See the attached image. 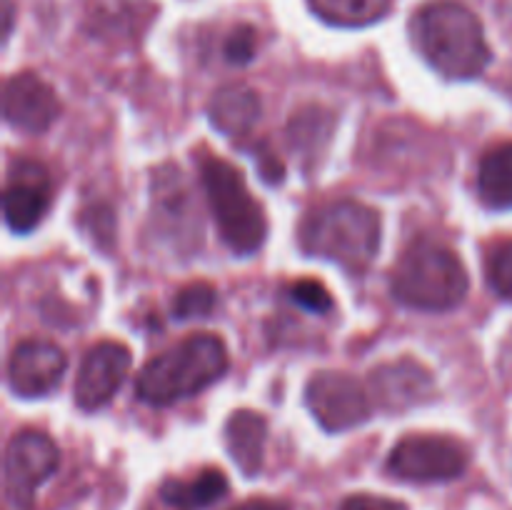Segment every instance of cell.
Here are the masks:
<instances>
[{
    "mask_svg": "<svg viewBox=\"0 0 512 510\" xmlns=\"http://www.w3.org/2000/svg\"><path fill=\"white\" fill-rule=\"evenodd\" d=\"M265 443H268V420L255 410H235L225 423V445L233 455L235 465L248 478L263 470Z\"/></svg>",
    "mask_w": 512,
    "mask_h": 510,
    "instance_id": "obj_14",
    "label": "cell"
},
{
    "mask_svg": "<svg viewBox=\"0 0 512 510\" xmlns=\"http://www.w3.org/2000/svg\"><path fill=\"white\" fill-rule=\"evenodd\" d=\"M60 100L40 75L23 70L5 80L3 118L23 133L40 135L58 120Z\"/></svg>",
    "mask_w": 512,
    "mask_h": 510,
    "instance_id": "obj_13",
    "label": "cell"
},
{
    "mask_svg": "<svg viewBox=\"0 0 512 510\" xmlns=\"http://www.w3.org/2000/svg\"><path fill=\"white\" fill-rule=\"evenodd\" d=\"M233 510H290V508L285 503H280V500L255 498V500H248V503L238 505V508H233Z\"/></svg>",
    "mask_w": 512,
    "mask_h": 510,
    "instance_id": "obj_25",
    "label": "cell"
},
{
    "mask_svg": "<svg viewBox=\"0 0 512 510\" xmlns=\"http://www.w3.org/2000/svg\"><path fill=\"white\" fill-rule=\"evenodd\" d=\"M133 368V353L128 345L103 340L85 353L75 378V403L83 410H98L113 400L123 380Z\"/></svg>",
    "mask_w": 512,
    "mask_h": 510,
    "instance_id": "obj_10",
    "label": "cell"
},
{
    "mask_svg": "<svg viewBox=\"0 0 512 510\" xmlns=\"http://www.w3.org/2000/svg\"><path fill=\"white\" fill-rule=\"evenodd\" d=\"M68 368V355L50 340H23L8 360L10 390L20 398H38L55 390Z\"/></svg>",
    "mask_w": 512,
    "mask_h": 510,
    "instance_id": "obj_11",
    "label": "cell"
},
{
    "mask_svg": "<svg viewBox=\"0 0 512 510\" xmlns=\"http://www.w3.org/2000/svg\"><path fill=\"white\" fill-rule=\"evenodd\" d=\"M370 395L388 413H405L435 398V378L423 363L400 358L373 368L368 378Z\"/></svg>",
    "mask_w": 512,
    "mask_h": 510,
    "instance_id": "obj_12",
    "label": "cell"
},
{
    "mask_svg": "<svg viewBox=\"0 0 512 510\" xmlns=\"http://www.w3.org/2000/svg\"><path fill=\"white\" fill-rule=\"evenodd\" d=\"M305 403L328 433L358 428L370 418V410H373L363 385L350 375L335 373V370H323L308 380Z\"/></svg>",
    "mask_w": 512,
    "mask_h": 510,
    "instance_id": "obj_8",
    "label": "cell"
},
{
    "mask_svg": "<svg viewBox=\"0 0 512 510\" xmlns=\"http://www.w3.org/2000/svg\"><path fill=\"white\" fill-rule=\"evenodd\" d=\"M335 115L333 110L320 105H305L290 118L288 143L298 153V158L318 160L333 140Z\"/></svg>",
    "mask_w": 512,
    "mask_h": 510,
    "instance_id": "obj_16",
    "label": "cell"
},
{
    "mask_svg": "<svg viewBox=\"0 0 512 510\" xmlns=\"http://www.w3.org/2000/svg\"><path fill=\"white\" fill-rule=\"evenodd\" d=\"M485 273H488V283L495 295L512 303V238L493 245L488 260H485Z\"/></svg>",
    "mask_w": 512,
    "mask_h": 510,
    "instance_id": "obj_21",
    "label": "cell"
},
{
    "mask_svg": "<svg viewBox=\"0 0 512 510\" xmlns=\"http://www.w3.org/2000/svg\"><path fill=\"white\" fill-rule=\"evenodd\" d=\"M53 200L50 173L38 160L20 158L8 168L3 190L5 223L15 233H30L45 218Z\"/></svg>",
    "mask_w": 512,
    "mask_h": 510,
    "instance_id": "obj_9",
    "label": "cell"
},
{
    "mask_svg": "<svg viewBox=\"0 0 512 510\" xmlns=\"http://www.w3.org/2000/svg\"><path fill=\"white\" fill-rule=\"evenodd\" d=\"M340 510H408V505L393 498H380V495L360 493L350 495L340 503Z\"/></svg>",
    "mask_w": 512,
    "mask_h": 510,
    "instance_id": "obj_24",
    "label": "cell"
},
{
    "mask_svg": "<svg viewBox=\"0 0 512 510\" xmlns=\"http://www.w3.org/2000/svg\"><path fill=\"white\" fill-rule=\"evenodd\" d=\"M320 20L340 28H363L378 23L390 10V0H308Z\"/></svg>",
    "mask_w": 512,
    "mask_h": 510,
    "instance_id": "obj_19",
    "label": "cell"
},
{
    "mask_svg": "<svg viewBox=\"0 0 512 510\" xmlns=\"http://www.w3.org/2000/svg\"><path fill=\"white\" fill-rule=\"evenodd\" d=\"M60 453L40 430H20L5 448V490L18 510H28L35 490L58 470Z\"/></svg>",
    "mask_w": 512,
    "mask_h": 510,
    "instance_id": "obj_7",
    "label": "cell"
},
{
    "mask_svg": "<svg viewBox=\"0 0 512 510\" xmlns=\"http://www.w3.org/2000/svg\"><path fill=\"white\" fill-rule=\"evenodd\" d=\"M470 288L468 270L453 248L433 238H415L400 253L390 290L395 300L425 313L458 308Z\"/></svg>",
    "mask_w": 512,
    "mask_h": 510,
    "instance_id": "obj_3",
    "label": "cell"
},
{
    "mask_svg": "<svg viewBox=\"0 0 512 510\" xmlns=\"http://www.w3.org/2000/svg\"><path fill=\"white\" fill-rule=\"evenodd\" d=\"M290 298L295 300V303L300 305V308L310 310V313H318V315H325L333 310V295H330V290L325 288L323 283H318V280H295L293 285L288 288Z\"/></svg>",
    "mask_w": 512,
    "mask_h": 510,
    "instance_id": "obj_22",
    "label": "cell"
},
{
    "mask_svg": "<svg viewBox=\"0 0 512 510\" xmlns=\"http://www.w3.org/2000/svg\"><path fill=\"white\" fill-rule=\"evenodd\" d=\"M470 450L448 435L413 433L388 455V473L408 483H445L468 470Z\"/></svg>",
    "mask_w": 512,
    "mask_h": 510,
    "instance_id": "obj_6",
    "label": "cell"
},
{
    "mask_svg": "<svg viewBox=\"0 0 512 510\" xmlns=\"http://www.w3.org/2000/svg\"><path fill=\"white\" fill-rule=\"evenodd\" d=\"M478 190L490 208H512V143L495 145L483 155Z\"/></svg>",
    "mask_w": 512,
    "mask_h": 510,
    "instance_id": "obj_18",
    "label": "cell"
},
{
    "mask_svg": "<svg viewBox=\"0 0 512 510\" xmlns=\"http://www.w3.org/2000/svg\"><path fill=\"white\" fill-rule=\"evenodd\" d=\"M410 38L433 70L450 80H470L493 60L478 15L455 0L423 5L410 20Z\"/></svg>",
    "mask_w": 512,
    "mask_h": 510,
    "instance_id": "obj_1",
    "label": "cell"
},
{
    "mask_svg": "<svg viewBox=\"0 0 512 510\" xmlns=\"http://www.w3.org/2000/svg\"><path fill=\"white\" fill-rule=\"evenodd\" d=\"M255 50H258V33H255L253 25H238L228 33L223 43L225 60L233 65H245L255 58Z\"/></svg>",
    "mask_w": 512,
    "mask_h": 510,
    "instance_id": "obj_23",
    "label": "cell"
},
{
    "mask_svg": "<svg viewBox=\"0 0 512 510\" xmlns=\"http://www.w3.org/2000/svg\"><path fill=\"white\" fill-rule=\"evenodd\" d=\"M215 308V288L205 280H195L178 290L173 300V315L178 320L208 318Z\"/></svg>",
    "mask_w": 512,
    "mask_h": 510,
    "instance_id": "obj_20",
    "label": "cell"
},
{
    "mask_svg": "<svg viewBox=\"0 0 512 510\" xmlns=\"http://www.w3.org/2000/svg\"><path fill=\"white\" fill-rule=\"evenodd\" d=\"M230 368L228 348L215 333H193L155 355L135 380V395L150 405L193 398L218 383Z\"/></svg>",
    "mask_w": 512,
    "mask_h": 510,
    "instance_id": "obj_2",
    "label": "cell"
},
{
    "mask_svg": "<svg viewBox=\"0 0 512 510\" xmlns=\"http://www.w3.org/2000/svg\"><path fill=\"white\" fill-rule=\"evenodd\" d=\"M378 210L358 200L320 205L300 225V245L308 255L333 260L350 273H365L380 248Z\"/></svg>",
    "mask_w": 512,
    "mask_h": 510,
    "instance_id": "obj_4",
    "label": "cell"
},
{
    "mask_svg": "<svg viewBox=\"0 0 512 510\" xmlns=\"http://www.w3.org/2000/svg\"><path fill=\"white\" fill-rule=\"evenodd\" d=\"M208 205L215 215L225 245L238 255H253L268 238V218L250 193L243 173L213 153L198 158Z\"/></svg>",
    "mask_w": 512,
    "mask_h": 510,
    "instance_id": "obj_5",
    "label": "cell"
},
{
    "mask_svg": "<svg viewBox=\"0 0 512 510\" xmlns=\"http://www.w3.org/2000/svg\"><path fill=\"white\" fill-rule=\"evenodd\" d=\"M260 105L258 93L248 85H223L218 93L210 98L208 115L210 123L225 133L228 138H238V135H248L260 120Z\"/></svg>",
    "mask_w": 512,
    "mask_h": 510,
    "instance_id": "obj_15",
    "label": "cell"
},
{
    "mask_svg": "<svg viewBox=\"0 0 512 510\" xmlns=\"http://www.w3.org/2000/svg\"><path fill=\"white\" fill-rule=\"evenodd\" d=\"M13 0H3V40L10 38V30H13Z\"/></svg>",
    "mask_w": 512,
    "mask_h": 510,
    "instance_id": "obj_26",
    "label": "cell"
},
{
    "mask_svg": "<svg viewBox=\"0 0 512 510\" xmlns=\"http://www.w3.org/2000/svg\"><path fill=\"white\" fill-rule=\"evenodd\" d=\"M228 493V478L223 470L205 468L190 480H165L160 485V498L178 510H200L213 505Z\"/></svg>",
    "mask_w": 512,
    "mask_h": 510,
    "instance_id": "obj_17",
    "label": "cell"
}]
</instances>
